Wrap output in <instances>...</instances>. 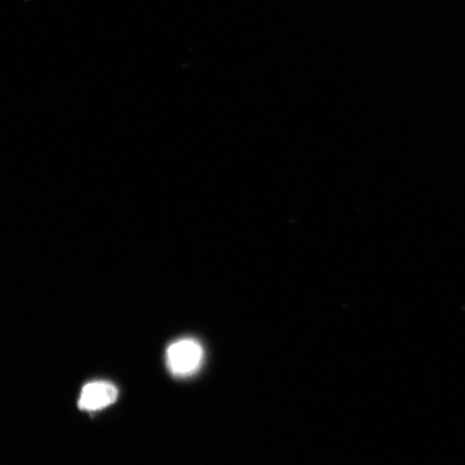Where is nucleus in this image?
Returning <instances> with one entry per match:
<instances>
[{"mask_svg":"<svg viewBox=\"0 0 465 465\" xmlns=\"http://www.w3.org/2000/svg\"><path fill=\"white\" fill-rule=\"evenodd\" d=\"M203 361V349L193 339H182L173 341L166 351V364L171 373L176 377H189L200 370Z\"/></svg>","mask_w":465,"mask_h":465,"instance_id":"f257e3e1","label":"nucleus"},{"mask_svg":"<svg viewBox=\"0 0 465 465\" xmlns=\"http://www.w3.org/2000/svg\"><path fill=\"white\" fill-rule=\"evenodd\" d=\"M118 389L112 382L92 381L81 391L79 407L85 411H98L113 405L118 399Z\"/></svg>","mask_w":465,"mask_h":465,"instance_id":"f03ea898","label":"nucleus"}]
</instances>
